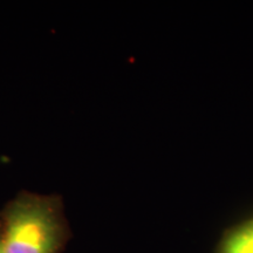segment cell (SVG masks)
<instances>
[{
  "instance_id": "1",
  "label": "cell",
  "mask_w": 253,
  "mask_h": 253,
  "mask_svg": "<svg viewBox=\"0 0 253 253\" xmlns=\"http://www.w3.org/2000/svg\"><path fill=\"white\" fill-rule=\"evenodd\" d=\"M6 253H60L68 238L61 204L52 196L19 195L0 218Z\"/></svg>"
},
{
  "instance_id": "2",
  "label": "cell",
  "mask_w": 253,
  "mask_h": 253,
  "mask_svg": "<svg viewBox=\"0 0 253 253\" xmlns=\"http://www.w3.org/2000/svg\"><path fill=\"white\" fill-rule=\"evenodd\" d=\"M248 237L249 225L243 227L242 230L236 231L232 236L227 238L221 253H246Z\"/></svg>"
},
{
  "instance_id": "3",
  "label": "cell",
  "mask_w": 253,
  "mask_h": 253,
  "mask_svg": "<svg viewBox=\"0 0 253 253\" xmlns=\"http://www.w3.org/2000/svg\"><path fill=\"white\" fill-rule=\"evenodd\" d=\"M246 253H253V224L249 225V237L246 243Z\"/></svg>"
},
{
  "instance_id": "4",
  "label": "cell",
  "mask_w": 253,
  "mask_h": 253,
  "mask_svg": "<svg viewBox=\"0 0 253 253\" xmlns=\"http://www.w3.org/2000/svg\"><path fill=\"white\" fill-rule=\"evenodd\" d=\"M0 253H6L4 244H2V238H1V231H0Z\"/></svg>"
}]
</instances>
